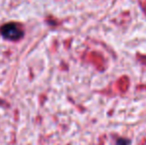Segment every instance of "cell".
<instances>
[{
    "mask_svg": "<svg viewBox=\"0 0 146 145\" xmlns=\"http://www.w3.org/2000/svg\"><path fill=\"white\" fill-rule=\"evenodd\" d=\"M2 36L4 38L8 39L11 41L19 40L22 36H23V29L19 24L16 23H8L5 24L1 27L0 29Z\"/></svg>",
    "mask_w": 146,
    "mask_h": 145,
    "instance_id": "1",
    "label": "cell"
},
{
    "mask_svg": "<svg viewBox=\"0 0 146 145\" xmlns=\"http://www.w3.org/2000/svg\"><path fill=\"white\" fill-rule=\"evenodd\" d=\"M130 144V140L126 139V138H118L116 140V145H129Z\"/></svg>",
    "mask_w": 146,
    "mask_h": 145,
    "instance_id": "2",
    "label": "cell"
}]
</instances>
